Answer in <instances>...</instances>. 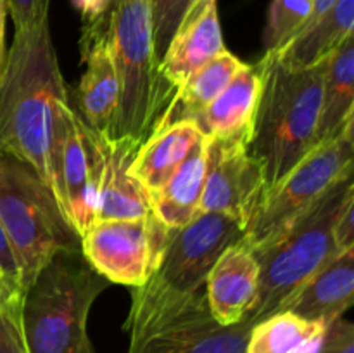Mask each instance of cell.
<instances>
[{
	"instance_id": "cell-23",
	"label": "cell",
	"mask_w": 354,
	"mask_h": 353,
	"mask_svg": "<svg viewBox=\"0 0 354 353\" xmlns=\"http://www.w3.org/2000/svg\"><path fill=\"white\" fill-rule=\"evenodd\" d=\"M327 329L292 311H275L252 325L245 353H318Z\"/></svg>"
},
{
	"instance_id": "cell-25",
	"label": "cell",
	"mask_w": 354,
	"mask_h": 353,
	"mask_svg": "<svg viewBox=\"0 0 354 353\" xmlns=\"http://www.w3.org/2000/svg\"><path fill=\"white\" fill-rule=\"evenodd\" d=\"M311 0H272L263 30L266 52H279L286 47L306 24Z\"/></svg>"
},
{
	"instance_id": "cell-33",
	"label": "cell",
	"mask_w": 354,
	"mask_h": 353,
	"mask_svg": "<svg viewBox=\"0 0 354 353\" xmlns=\"http://www.w3.org/2000/svg\"><path fill=\"white\" fill-rule=\"evenodd\" d=\"M16 294H21V296H23L24 291L21 289L16 282H12V280L3 273V270L0 269V300L9 296H16Z\"/></svg>"
},
{
	"instance_id": "cell-24",
	"label": "cell",
	"mask_w": 354,
	"mask_h": 353,
	"mask_svg": "<svg viewBox=\"0 0 354 353\" xmlns=\"http://www.w3.org/2000/svg\"><path fill=\"white\" fill-rule=\"evenodd\" d=\"M242 64L244 62L237 55L225 48L203 68L194 71L176 92L165 123L176 120H196L223 92Z\"/></svg>"
},
{
	"instance_id": "cell-5",
	"label": "cell",
	"mask_w": 354,
	"mask_h": 353,
	"mask_svg": "<svg viewBox=\"0 0 354 353\" xmlns=\"http://www.w3.org/2000/svg\"><path fill=\"white\" fill-rule=\"evenodd\" d=\"M353 176L330 187L280 234L252 249L259 265V291L245 318L256 324L279 311L320 266L341 253L334 225L346 201L354 196Z\"/></svg>"
},
{
	"instance_id": "cell-22",
	"label": "cell",
	"mask_w": 354,
	"mask_h": 353,
	"mask_svg": "<svg viewBox=\"0 0 354 353\" xmlns=\"http://www.w3.org/2000/svg\"><path fill=\"white\" fill-rule=\"evenodd\" d=\"M354 0H339L328 12L304 26L289 44L273 52L283 64L310 68L325 61L342 42L353 35Z\"/></svg>"
},
{
	"instance_id": "cell-13",
	"label": "cell",
	"mask_w": 354,
	"mask_h": 353,
	"mask_svg": "<svg viewBox=\"0 0 354 353\" xmlns=\"http://www.w3.org/2000/svg\"><path fill=\"white\" fill-rule=\"evenodd\" d=\"M54 196L69 224L82 237L95 224V196L82 128L69 99L62 104L55 144Z\"/></svg>"
},
{
	"instance_id": "cell-1",
	"label": "cell",
	"mask_w": 354,
	"mask_h": 353,
	"mask_svg": "<svg viewBox=\"0 0 354 353\" xmlns=\"http://www.w3.org/2000/svg\"><path fill=\"white\" fill-rule=\"evenodd\" d=\"M68 99L48 19L16 30L0 76V154L30 165L52 192L61 109Z\"/></svg>"
},
{
	"instance_id": "cell-4",
	"label": "cell",
	"mask_w": 354,
	"mask_h": 353,
	"mask_svg": "<svg viewBox=\"0 0 354 353\" xmlns=\"http://www.w3.org/2000/svg\"><path fill=\"white\" fill-rule=\"evenodd\" d=\"M107 40L120 80V100L109 135L144 142L165 123L176 96L154 64L151 0H113Z\"/></svg>"
},
{
	"instance_id": "cell-27",
	"label": "cell",
	"mask_w": 354,
	"mask_h": 353,
	"mask_svg": "<svg viewBox=\"0 0 354 353\" xmlns=\"http://www.w3.org/2000/svg\"><path fill=\"white\" fill-rule=\"evenodd\" d=\"M23 296L16 294L0 300V353H28L23 332Z\"/></svg>"
},
{
	"instance_id": "cell-28",
	"label": "cell",
	"mask_w": 354,
	"mask_h": 353,
	"mask_svg": "<svg viewBox=\"0 0 354 353\" xmlns=\"http://www.w3.org/2000/svg\"><path fill=\"white\" fill-rule=\"evenodd\" d=\"M7 12L12 17L16 30H28L48 19L50 0H6Z\"/></svg>"
},
{
	"instance_id": "cell-12",
	"label": "cell",
	"mask_w": 354,
	"mask_h": 353,
	"mask_svg": "<svg viewBox=\"0 0 354 353\" xmlns=\"http://www.w3.org/2000/svg\"><path fill=\"white\" fill-rule=\"evenodd\" d=\"M207 138V166L199 211L227 215L248 228L265 201V170L248 141Z\"/></svg>"
},
{
	"instance_id": "cell-14",
	"label": "cell",
	"mask_w": 354,
	"mask_h": 353,
	"mask_svg": "<svg viewBox=\"0 0 354 353\" xmlns=\"http://www.w3.org/2000/svg\"><path fill=\"white\" fill-rule=\"evenodd\" d=\"M223 51L218 0H196L169 42L158 71L162 80L178 92L194 71Z\"/></svg>"
},
{
	"instance_id": "cell-15",
	"label": "cell",
	"mask_w": 354,
	"mask_h": 353,
	"mask_svg": "<svg viewBox=\"0 0 354 353\" xmlns=\"http://www.w3.org/2000/svg\"><path fill=\"white\" fill-rule=\"evenodd\" d=\"M80 51L86 69L76 92V116L95 132L109 134L120 100V80L107 31H82Z\"/></svg>"
},
{
	"instance_id": "cell-9",
	"label": "cell",
	"mask_w": 354,
	"mask_h": 353,
	"mask_svg": "<svg viewBox=\"0 0 354 353\" xmlns=\"http://www.w3.org/2000/svg\"><path fill=\"white\" fill-rule=\"evenodd\" d=\"M171 228L156 215L95 221L82 235V253L109 282L138 287L154 273Z\"/></svg>"
},
{
	"instance_id": "cell-30",
	"label": "cell",
	"mask_w": 354,
	"mask_h": 353,
	"mask_svg": "<svg viewBox=\"0 0 354 353\" xmlns=\"http://www.w3.org/2000/svg\"><path fill=\"white\" fill-rule=\"evenodd\" d=\"M335 244L341 251L354 248V196L346 201L334 225Z\"/></svg>"
},
{
	"instance_id": "cell-18",
	"label": "cell",
	"mask_w": 354,
	"mask_h": 353,
	"mask_svg": "<svg viewBox=\"0 0 354 353\" xmlns=\"http://www.w3.org/2000/svg\"><path fill=\"white\" fill-rule=\"evenodd\" d=\"M354 301V248L332 256L317 270L279 311L287 310L299 317L334 324Z\"/></svg>"
},
{
	"instance_id": "cell-31",
	"label": "cell",
	"mask_w": 354,
	"mask_h": 353,
	"mask_svg": "<svg viewBox=\"0 0 354 353\" xmlns=\"http://www.w3.org/2000/svg\"><path fill=\"white\" fill-rule=\"evenodd\" d=\"M0 269L3 270L7 277L12 282H16L21 287V275H19V266H17L16 256H14L10 242L7 239L6 232H3L2 225H0ZM23 289V287H21Z\"/></svg>"
},
{
	"instance_id": "cell-7",
	"label": "cell",
	"mask_w": 354,
	"mask_h": 353,
	"mask_svg": "<svg viewBox=\"0 0 354 353\" xmlns=\"http://www.w3.org/2000/svg\"><path fill=\"white\" fill-rule=\"evenodd\" d=\"M0 225L16 256L23 291L52 256L82 249V237L50 187L30 165L6 154H0Z\"/></svg>"
},
{
	"instance_id": "cell-3",
	"label": "cell",
	"mask_w": 354,
	"mask_h": 353,
	"mask_svg": "<svg viewBox=\"0 0 354 353\" xmlns=\"http://www.w3.org/2000/svg\"><path fill=\"white\" fill-rule=\"evenodd\" d=\"M107 284L109 280L92 269L82 249L52 256L24 291L28 353H95L86 322Z\"/></svg>"
},
{
	"instance_id": "cell-17",
	"label": "cell",
	"mask_w": 354,
	"mask_h": 353,
	"mask_svg": "<svg viewBox=\"0 0 354 353\" xmlns=\"http://www.w3.org/2000/svg\"><path fill=\"white\" fill-rule=\"evenodd\" d=\"M265 73V55L254 64L244 62L223 92L194 120L201 132L211 138H239L251 142Z\"/></svg>"
},
{
	"instance_id": "cell-29",
	"label": "cell",
	"mask_w": 354,
	"mask_h": 353,
	"mask_svg": "<svg viewBox=\"0 0 354 353\" xmlns=\"http://www.w3.org/2000/svg\"><path fill=\"white\" fill-rule=\"evenodd\" d=\"M318 353H354V325L344 317L328 325Z\"/></svg>"
},
{
	"instance_id": "cell-26",
	"label": "cell",
	"mask_w": 354,
	"mask_h": 353,
	"mask_svg": "<svg viewBox=\"0 0 354 353\" xmlns=\"http://www.w3.org/2000/svg\"><path fill=\"white\" fill-rule=\"evenodd\" d=\"M196 0H151L152 6V51L156 68L161 62L180 23Z\"/></svg>"
},
{
	"instance_id": "cell-16",
	"label": "cell",
	"mask_w": 354,
	"mask_h": 353,
	"mask_svg": "<svg viewBox=\"0 0 354 353\" xmlns=\"http://www.w3.org/2000/svg\"><path fill=\"white\" fill-rule=\"evenodd\" d=\"M259 291V265L254 251L244 241L225 249L206 279L211 315L221 325L244 320Z\"/></svg>"
},
{
	"instance_id": "cell-2",
	"label": "cell",
	"mask_w": 354,
	"mask_h": 353,
	"mask_svg": "<svg viewBox=\"0 0 354 353\" xmlns=\"http://www.w3.org/2000/svg\"><path fill=\"white\" fill-rule=\"evenodd\" d=\"M266 73L249 151L265 170L268 190L317 147L327 59L292 68L265 52Z\"/></svg>"
},
{
	"instance_id": "cell-11",
	"label": "cell",
	"mask_w": 354,
	"mask_h": 353,
	"mask_svg": "<svg viewBox=\"0 0 354 353\" xmlns=\"http://www.w3.org/2000/svg\"><path fill=\"white\" fill-rule=\"evenodd\" d=\"M80 128L88 154L90 180L95 196V221L152 215L151 196L130 172L142 142L127 135L113 137L95 132L82 121Z\"/></svg>"
},
{
	"instance_id": "cell-6",
	"label": "cell",
	"mask_w": 354,
	"mask_h": 353,
	"mask_svg": "<svg viewBox=\"0 0 354 353\" xmlns=\"http://www.w3.org/2000/svg\"><path fill=\"white\" fill-rule=\"evenodd\" d=\"M254 322L221 325L211 315L204 291L171 294L151 284L131 287L124 331L128 353H245Z\"/></svg>"
},
{
	"instance_id": "cell-32",
	"label": "cell",
	"mask_w": 354,
	"mask_h": 353,
	"mask_svg": "<svg viewBox=\"0 0 354 353\" xmlns=\"http://www.w3.org/2000/svg\"><path fill=\"white\" fill-rule=\"evenodd\" d=\"M6 17H7V2L0 0V76L6 68L7 47H6Z\"/></svg>"
},
{
	"instance_id": "cell-21",
	"label": "cell",
	"mask_w": 354,
	"mask_h": 353,
	"mask_svg": "<svg viewBox=\"0 0 354 353\" xmlns=\"http://www.w3.org/2000/svg\"><path fill=\"white\" fill-rule=\"evenodd\" d=\"M354 120V35L327 57L322 109L315 141L317 145L337 137Z\"/></svg>"
},
{
	"instance_id": "cell-19",
	"label": "cell",
	"mask_w": 354,
	"mask_h": 353,
	"mask_svg": "<svg viewBox=\"0 0 354 353\" xmlns=\"http://www.w3.org/2000/svg\"><path fill=\"white\" fill-rule=\"evenodd\" d=\"M203 137L204 134L196 121H168L142 142L130 172L151 196L168 183Z\"/></svg>"
},
{
	"instance_id": "cell-10",
	"label": "cell",
	"mask_w": 354,
	"mask_h": 353,
	"mask_svg": "<svg viewBox=\"0 0 354 353\" xmlns=\"http://www.w3.org/2000/svg\"><path fill=\"white\" fill-rule=\"evenodd\" d=\"M244 234V227L227 215L197 211L189 224L171 228L147 284L171 294L199 293L221 253L241 242Z\"/></svg>"
},
{
	"instance_id": "cell-20",
	"label": "cell",
	"mask_w": 354,
	"mask_h": 353,
	"mask_svg": "<svg viewBox=\"0 0 354 353\" xmlns=\"http://www.w3.org/2000/svg\"><path fill=\"white\" fill-rule=\"evenodd\" d=\"M207 166V138L204 135L190 154L158 192L151 194L152 213L168 228L189 224L199 211Z\"/></svg>"
},
{
	"instance_id": "cell-8",
	"label": "cell",
	"mask_w": 354,
	"mask_h": 353,
	"mask_svg": "<svg viewBox=\"0 0 354 353\" xmlns=\"http://www.w3.org/2000/svg\"><path fill=\"white\" fill-rule=\"evenodd\" d=\"M353 156L354 120L337 137L317 145L266 192L242 241L254 249L280 234L330 187L353 175Z\"/></svg>"
}]
</instances>
